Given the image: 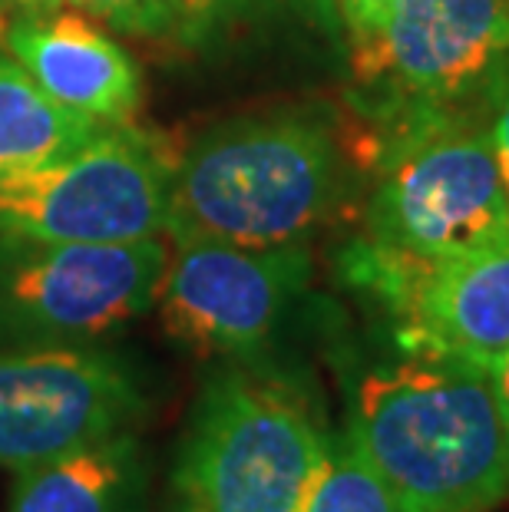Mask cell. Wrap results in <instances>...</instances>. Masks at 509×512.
Masks as SVG:
<instances>
[{
	"label": "cell",
	"instance_id": "cell-1",
	"mask_svg": "<svg viewBox=\"0 0 509 512\" xmlns=\"http://www.w3.org/2000/svg\"><path fill=\"white\" fill-rule=\"evenodd\" d=\"M348 437L400 512H490L509 496V440L483 367L404 357L367 370Z\"/></svg>",
	"mask_w": 509,
	"mask_h": 512
},
{
	"label": "cell",
	"instance_id": "cell-2",
	"mask_svg": "<svg viewBox=\"0 0 509 512\" xmlns=\"http://www.w3.org/2000/svg\"><path fill=\"white\" fill-rule=\"evenodd\" d=\"M344 152L314 110L225 119L179 152L169 242L272 248L308 242L344 192Z\"/></svg>",
	"mask_w": 509,
	"mask_h": 512
},
{
	"label": "cell",
	"instance_id": "cell-3",
	"mask_svg": "<svg viewBox=\"0 0 509 512\" xmlns=\"http://www.w3.org/2000/svg\"><path fill=\"white\" fill-rule=\"evenodd\" d=\"M324 446L305 397L232 364L205 377L169 479L202 512H301Z\"/></svg>",
	"mask_w": 509,
	"mask_h": 512
},
{
	"label": "cell",
	"instance_id": "cell-4",
	"mask_svg": "<svg viewBox=\"0 0 509 512\" xmlns=\"http://www.w3.org/2000/svg\"><path fill=\"white\" fill-rule=\"evenodd\" d=\"M486 103L377 136L361 238L404 255H447L509 235V192Z\"/></svg>",
	"mask_w": 509,
	"mask_h": 512
},
{
	"label": "cell",
	"instance_id": "cell-5",
	"mask_svg": "<svg viewBox=\"0 0 509 512\" xmlns=\"http://www.w3.org/2000/svg\"><path fill=\"white\" fill-rule=\"evenodd\" d=\"M509 60V0H397L354 40V106L374 133L483 106Z\"/></svg>",
	"mask_w": 509,
	"mask_h": 512
},
{
	"label": "cell",
	"instance_id": "cell-6",
	"mask_svg": "<svg viewBox=\"0 0 509 512\" xmlns=\"http://www.w3.org/2000/svg\"><path fill=\"white\" fill-rule=\"evenodd\" d=\"M169 238L53 242L0 235V347L100 344L156 308Z\"/></svg>",
	"mask_w": 509,
	"mask_h": 512
},
{
	"label": "cell",
	"instance_id": "cell-7",
	"mask_svg": "<svg viewBox=\"0 0 509 512\" xmlns=\"http://www.w3.org/2000/svg\"><path fill=\"white\" fill-rule=\"evenodd\" d=\"M176 159L159 133L126 123L47 166L0 172V235L53 242L166 235Z\"/></svg>",
	"mask_w": 509,
	"mask_h": 512
},
{
	"label": "cell",
	"instance_id": "cell-8",
	"mask_svg": "<svg viewBox=\"0 0 509 512\" xmlns=\"http://www.w3.org/2000/svg\"><path fill=\"white\" fill-rule=\"evenodd\" d=\"M338 268L391 321L407 357L480 364L509 351V235L447 255H404L354 238Z\"/></svg>",
	"mask_w": 509,
	"mask_h": 512
},
{
	"label": "cell",
	"instance_id": "cell-9",
	"mask_svg": "<svg viewBox=\"0 0 509 512\" xmlns=\"http://www.w3.org/2000/svg\"><path fill=\"white\" fill-rule=\"evenodd\" d=\"M149 390L129 357L100 344L0 347V470L24 473L139 430Z\"/></svg>",
	"mask_w": 509,
	"mask_h": 512
},
{
	"label": "cell",
	"instance_id": "cell-10",
	"mask_svg": "<svg viewBox=\"0 0 509 512\" xmlns=\"http://www.w3.org/2000/svg\"><path fill=\"white\" fill-rule=\"evenodd\" d=\"M156 294L166 334L215 361H252L305 294L314 258L308 242L245 248L225 242H169Z\"/></svg>",
	"mask_w": 509,
	"mask_h": 512
},
{
	"label": "cell",
	"instance_id": "cell-11",
	"mask_svg": "<svg viewBox=\"0 0 509 512\" xmlns=\"http://www.w3.org/2000/svg\"><path fill=\"white\" fill-rule=\"evenodd\" d=\"M4 47L67 110L100 126H126L143 110V70L80 10L14 17Z\"/></svg>",
	"mask_w": 509,
	"mask_h": 512
},
{
	"label": "cell",
	"instance_id": "cell-12",
	"mask_svg": "<svg viewBox=\"0 0 509 512\" xmlns=\"http://www.w3.org/2000/svg\"><path fill=\"white\" fill-rule=\"evenodd\" d=\"M7 512H153V463L139 430L17 473Z\"/></svg>",
	"mask_w": 509,
	"mask_h": 512
},
{
	"label": "cell",
	"instance_id": "cell-13",
	"mask_svg": "<svg viewBox=\"0 0 509 512\" xmlns=\"http://www.w3.org/2000/svg\"><path fill=\"white\" fill-rule=\"evenodd\" d=\"M110 126L67 110L10 53H0V172L37 169Z\"/></svg>",
	"mask_w": 509,
	"mask_h": 512
},
{
	"label": "cell",
	"instance_id": "cell-14",
	"mask_svg": "<svg viewBox=\"0 0 509 512\" xmlns=\"http://www.w3.org/2000/svg\"><path fill=\"white\" fill-rule=\"evenodd\" d=\"M301 512H400V506L348 433H328Z\"/></svg>",
	"mask_w": 509,
	"mask_h": 512
},
{
	"label": "cell",
	"instance_id": "cell-15",
	"mask_svg": "<svg viewBox=\"0 0 509 512\" xmlns=\"http://www.w3.org/2000/svg\"><path fill=\"white\" fill-rule=\"evenodd\" d=\"M80 14L103 20L106 27L126 37L166 40L182 34V7L179 0H63Z\"/></svg>",
	"mask_w": 509,
	"mask_h": 512
},
{
	"label": "cell",
	"instance_id": "cell-16",
	"mask_svg": "<svg viewBox=\"0 0 509 512\" xmlns=\"http://www.w3.org/2000/svg\"><path fill=\"white\" fill-rule=\"evenodd\" d=\"M288 0H179L182 7V34L179 40H209L219 30L242 24L248 17H262Z\"/></svg>",
	"mask_w": 509,
	"mask_h": 512
},
{
	"label": "cell",
	"instance_id": "cell-17",
	"mask_svg": "<svg viewBox=\"0 0 509 512\" xmlns=\"http://www.w3.org/2000/svg\"><path fill=\"white\" fill-rule=\"evenodd\" d=\"M486 113H490L493 149H496V159H500L503 182H506V192H509V60H506L503 73L496 76V83L490 90V103H486Z\"/></svg>",
	"mask_w": 509,
	"mask_h": 512
},
{
	"label": "cell",
	"instance_id": "cell-18",
	"mask_svg": "<svg viewBox=\"0 0 509 512\" xmlns=\"http://www.w3.org/2000/svg\"><path fill=\"white\" fill-rule=\"evenodd\" d=\"M338 4H341L344 27H348L351 43H354V40L377 34L397 0H338Z\"/></svg>",
	"mask_w": 509,
	"mask_h": 512
},
{
	"label": "cell",
	"instance_id": "cell-19",
	"mask_svg": "<svg viewBox=\"0 0 509 512\" xmlns=\"http://www.w3.org/2000/svg\"><path fill=\"white\" fill-rule=\"evenodd\" d=\"M476 367H483V374L490 377V387H493V394H496V403H500L506 440H509V351H500V354L486 357V361H480Z\"/></svg>",
	"mask_w": 509,
	"mask_h": 512
},
{
	"label": "cell",
	"instance_id": "cell-20",
	"mask_svg": "<svg viewBox=\"0 0 509 512\" xmlns=\"http://www.w3.org/2000/svg\"><path fill=\"white\" fill-rule=\"evenodd\" d=\"M57 7H63V0H0V20L43 14V10H57Z\"/></svg>",
	"mask_w": 509,
	"mask_h": 512
},
{
	"label": "cell",
	"instance_id": "cell-21",
	"mask_svg": "<svg viewBox=\"0 0 509 512\" xmlns=\"http://www.w3.org/2000/svg\"><path fill=\"white\" fill-rule=\"evenodd\" d=\"M159 512H202V506L186 493V489H179V486L169 483V496H166V503H162Z\"/></svg>",
	"mask_w": 509,
	"mask_h": 512
}]
</instances>
